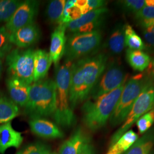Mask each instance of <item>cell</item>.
<instances>
[{"mask_svg":"<svg viewBox=\"0 0 154 154\" xmlns=\"http://www.w3.org/2000/svg\"><path fill=\"white\" fill-rule=\"evenodd\" d=\"M109 61L105 53H95L72 62L69 100L72 109L88 99Z\"/></svg>","mask_w":154,"mask_h":154,"instance_id":"6da1fadb","label":"cell"},{"mask_svg":"<svg viewBox=\"0 0 154 154\" xmlns=\"http://www.w3.org/2000/svg\"><path fill=\"white\" fill-rule=\"evenodd\" d=\"M127 80L120 86L95 100L88 99L82 107L84 125L92 131L105 126L116 107Z\"/></svg>","mask_w":154,"mask_h":154,"instance_id":"7a4b0ae2","label":"cell"},{"mask_svg":"<svg viewBox=\"0 0 154 154\" xmlns=\"http://www.w3.org/2000/svg\"><path fill=\"white\" fill-rule=\"evenodd\" d=\"M72 62L65 61L56 70L55 111L53 118L63 127H70L76 122V117L69 100L70 82Z\"/></svg>","mask_w":154,"mask_h":154,"instance_id":"3957f363","label":"cell"},{"mask_svg":"<svg viewBox=\"0 0 154 154\" xmlns=\"http://www.w3.org/2000/svg\"><path fill=\"white\" fill-rule=\"evenodd\" d=\"M55 106L54 81L46 79L30 85L29 97L24 112L30 118L53 116Z\"/></svg>","mask_w":154,"mask_h":154,"instance_id":"277c9868","label":"cell"},{"mask_svg":"<svg viewBox=\"0 0 154 154\" xmlns=\"http://www.w3.org/2000/svg\"><path fill=\"white\" fill-rule=\"evenodd\" d=\"M149 79L146 72L134 75L126 82L119 100L110 116V122L112 126H118L125 122L134 103Z\"/></svg>","mask_w":154,"mask_h":154,"instance_id":"5b68a950","label":"cell"},{"mask_svg":"<svg viewBox=\"0 0 154 154\" xmlns=\"http://www.w3.org/2000/svg\"><path fill=\"white\" fill-rule=\"evenodd\" d=\"M102 41L100 30L83 33H70L66 37L63 57L65 61L73 62L98 51Z\"/></svg>","mask_w":154,"mask_h":154,"instance_id":"8992f818","label":"cell"},{"mask_svg":"<svg viewBox=\"0 0 154 154\" xmlns=\"http://www.w3.org/2000/svg\"><path fill=\"white\" fill-rule=\"evenodd\" d=\"M34 50H11L6 56L9 77L20 79L30 85L33 82Z\"/></svg>","mask_w":154,"mask_h":154,"instance_id":"52a82bcc","label":"cell"},{"mask_svg":"<svg viewBox=\"0 0 154 154\" xmlns=\"http://www.w3.org/2000/svg\"><path fill=\"white\" fill-rule=\"evenodd\" d=\"M154 82L150 79L135 100L123 124L112 135L110 144L114 143L144 114L153 109Z\"/></svg>","mask_w":154,"mask_h":154,"instance_id":"ba28073f","label":"cell"},{"mask_svg":"<svg viewBox=\"0 0 154 154\" xmlns=\"http://www.w3.org/2000/svg\"><path fill=\"white\" fill-rule=\"evenodd\" d=\"M122 66L118 61H108L104 72L93 88L90 97L95 100L120 86L127 80Z\"/></svg>","mask_w":154,"mask_h":154,"instance_id":"9c48e42d","label":"cell"},{"mask_svg":"<svg viewBox=\"0 0 154 154\" xmlns=\"http://www.w3.org/2000/svg\"><path fill=\"white\" fill-rule=\"evenodd\" d=\"M39 2L34 0L23 1L14 13L10 20L6 23V29L10 33L20 28L35 23V19L38 12Z\"/></svg>","mask_w":154,"mask_h":154,"instance_id":"30bf717a","label":"cell"},{"mask_svg":"<svg viewBox=\"0 0 154 154\" xmlns=\"http://www.w3.org/2000/svg\"><path fill=\"white\" fill-rule=\"evenodd\" d=\"M40 35L38 26L33 23L11 33L10 41L11 44L19 48H27L36 43Z\"/></svg>","mask_w":154,"mask_h":154,"instance_id":"8fae6325","label":"cell"},{"mask_svg":"<svg viewBox=\"0 0 154 154\" xmlns=\"http://www.w3.org/2000/svg\"><path fill=\"white\" fill-rule=\"evenodd\" d=\"M29 125L32 132L42 138H60L64 135L55 124L42 118H31Z\"/></svg>","mask_w":154,"mask_h":154,"instance_id":"7c38bea8","label":"cell"},{"mask_svg":"<svg viewBox=\"0 0 154 154\" xmlns=\"http://www.w3.org/2000/svg\"><path fill=\"white\" fill-rule=\"evenodd\" d=\"M66 25H58L51 35L49 55L57 66L63 57L66 42Z\"/></svg>","mask_w":154,"mask_h":154,"instance_id":"4fadbf2b","label":"cell"},{"mask_svg":"<svg viewBox=\"0 0 154 154\" xmlns=\"http://www.w3.org/2000/svg\"><path fill=\"white\" fill-rule=\"evenodd\" d=\"M23 140L21 132L15 130L11 122L0 125V154L11 147L19 148Z\"/></svg>","mask_w":154,"mask_h":154,"instance_id":"5bb4252c","label":"cell"},{"mask_svg":"<svg viewBox=\"0 0 154 154\" xmlns=\"http://www.w3.org/2000/svg\"><path fill=\"white\" fill-rule=\"evenodd\" d=\"M6 85L12 101L24 107L28 102L30 85L20 79L11 77L8 78Z\"/></svg>","mask_w":154,"mask_h":154,"instance_id":"9a60e30c","label":"cell"},{"mask_svg":"<svg viewBox=\"0 0 154 154\" xmlns=\"http://www.w3.org/2000/svg\"><path fill=\"white\" fill-rule=\"evenodd\" d=\"M88 137L81 127H78L72 136L61 146L59 154H79L87 143Z\"/></svg>","mask_w":154,"mask_h":154,"instance_id":"2e32d148","label":"cell"},{"mask_svg":"<svg viewBox=\"0 0 154 154\" xmlns=\"http://www.w3.org/2000/svg\"><path fill=\"white\" fill-rule=\"evenodd\" d=\"M124 26L118 23L112 29L107 39L106 48L111 55H117L121 54L125 48Z\"/></svg>","mask_w":154,"mask_h":154,"instance_id":"e0dca14e","label":"cell"},{"mask_svg":"<svg viewBox=\"0 0 154 154\" xmlns=\"http://www.w3.org/2000/svg\"><path fill=\"white\" fill-rule=\"evenodd\" d=\"M51 63L52 61L49 53L44 50H35L33 82L44 79L48 73Z\"/></svg>","mask_w":154,"mask_h":154,"instance_id":"ac0fdd59","label":"cell"},{"mask_svg":"<svg viewBox=\"0 0 154 154\" xmlns=\"http://www.w3.org/2000/svg\"><path fill=\"white\" fill-rule=\"evenodd\" d=\"M108 11V9L105 7L83 14L79 18L69 23L66 26V30L69 34L75 33L79 28L89 23L105 18Z\"/></svg>","mask_w":154,"mask_h":154,"instance_id":"d6986e66","label":"cell"},{"mask_svg":"<svg viewBox=\"0 0 154 154\" xmlns=\"http://www.w3.org/2000/svg\"><path fill=\"white\" fill-rule=\"evenodd\" d=\"M126 57L130 66L134 70L139 72L146 70L151 61L149 55L142 50L127 49Z\"/></svg>","mask_w":154,"mask_h":154,"instance_id":"ffe728a7","label":"cell"},{"mask_svg":"<svg viewBox=\"0 0 154 154\" xmlns=\"http://www.w3.org/2000/svg\"><path fill=\"white\" fill-rule=\"evenodd\" d=\"M138 139V134L132 130L123 134L114 143L110 144L106 154H122L126 152Z\"/></svg>","mask_w":154,"mask_h":154,"instance_id":"44dd1931","label":"cell"},{"mask_svg":"<svg viewBox=\"0 0 154 154\" xmlns=\"http://www.w3.org/2000/svg\"><path fill=\"white\" fill-rule=\"evenodd\" d=\"M154 146V128L145 132L132 144L125 154H149Z\"/></svg>","mask_w":154,"mask_h":154,"instance_id":"7402d4cb","label":"cell"},{"mask_svg":"<svg viewBox=\"0 0 154 154\" xmlns=\"http://www.w3.org/2000/svg\"><path fill=\"white\" fill-rule=\"evenodd\" d=\"M18 106L5 97L0 98V125L11 121L19 115Z\"/></svg>","mask_w":154,"mask_h":154,"instance_id":"603a6c76","label":"cell"},{"mask_svg":"<svg viewBox=\"0 0 154 154\" xmlns=\"http://www.w3.org/2000/svg\"><path fill=\"white\" fill-rule=\"evenodd\" d=\"M125 46L129 49L143 50L146 46L140 37L135 32L132 26L127 23L124 26Z\"/></svg>","mask_w":154,"mask_h":154,"instance_id":"cb8c5ba5","label":"cell"},{"mask_svg":"<svg viewBox=\"0 0 154 154\" xmlns=\"http://www.w3.org/2000/svg\"><path fill=\"white\" fill-rule=\"evenodd\" d=\"M66 1L65 0H53L50 2L46 11V16L50 22L60 24Z\"/></svg>","mask_w":154,"mask_h":154,"instance_id":"d4e9b609","label":"cell"},{"mask_svg":"<svg viewBox=\"0 0 154 154\" xmlns=\"http://www.w3.org/2000/svg\"><path fill=\"white\" fill-rule=\"evenodd\" d=\"M81 8L76 5V0L66 1L64 11L59 25H66L82 16Z\"/></svg>","mask_w":154,"mask_h":154,"instance_id":"484cf974","label":"cell"},{"mask_svg":"<svg viewBox=\"0 0 154 154\" xmlns=\"http://www.w3.org/2000/svg\"><path fill=\"white\" fill-rule=\"evenodd\" d=\"M22 2L17 0L0 1V23L8 22Z\"/></svg>","mask_w":154,"mask_h":154,"instance_id":"4316f807","label":"cell"},{"mask_svg":"<svg viewBox=\"0 0 154 154\" xmlns=\"http://www.w3.org/2000/svg\"><path fill=\"white\" fill-rule=\"evenodd\" d=\"M135 19L142 29L154 25V7L146 6L135 14Z\"/></svg>","mask_w":154,"mask_h":154,"instance_id":"83f0119b","label":"cell"},{"mask_svg":"<svg viewBox=\"0 0 154 154\" xmlns=\"http://www.w3.org/2000/svg\"><path fill=\"white\" fill-rule=\"evenodd\" d=\"M10 34L5 26L0 27V58L2 59L11 50L13 45L10 41Z\"/></svg>","mask_w":154,"mask_h":154,"instance_id":"f1b7e54d","label":"cell"},{"mask_svg":"<svg viewBox=\"0 0 154 154\" xmlns=\"http://www.w3.org/2000/svg\"><path fill=\"white\" fill-rule=\"evenodd\" d=\"M154 124V109H152L137 121V126L140 134H144L149 131Z\"/></svg>","mask_w":154,"mask_h":154,"instance_id":"f546056e","label":"cell"},{"mask_svg":"<svg viewBox=\"0 0 154 154\" xmlns=\"http://www.w3.org/2000/svg\"><path fill=\"white\" fill-rule=\"evenodd\" d=\"M123 11L135 14L140 11L146 5L144 0H125L118 1Z\"/></svg>","mask_w":154,"mask_h":154,"instance_id":"4dcf8cb0","label":"cell"},{"mask_svg":"<svg viewBox=\"0 0 154 154\" xmlns=\"http://www.w3.org/2000/svg\"><path fill=\"white\" fill-rule=\"evenodd\" d=\"M50 149L44 143H36L29 145L16 154H50Z\"/></svg>","mask_w":154,"mask_h":154,"instance_id":"1f68e13d","label":"cell"},{"mask_svg":"<svg viewBox=\"0 0 154 154\" xmlns=\"http://www.w3.org/2000/svg\"><path fill=\"white\" fill-rule=\"evenodd\" d=\"M107 2L103 0H87L86 5L81 9L82 14L100 8H105Z\"/></svg>","mask_w":154,"mask_h":154,"instance_id":"d6a6232c","label":"cell"},{"mask_svg":"<svg viewBox=\"0 0 154 154\" xmlns=\"http://www.w3.org/2000/svg\"><path fill=\"white\" fill-rule=\"evenodd\" d=\"M142 29V33L147 43L154 49V25Z\"/></svg>","mask_w":154,"mask_h":154,"instance_id":"836d02e7","label":"cell"},{"mask_svg":"<svg viewBox=\"0 0 154 154\" xmlns=\"http://www.w3.org/2000/svg\"><path fill=\"white\" fill-rule=\"evenodd\" d=\"M146 70V74L154 82V57L152 59H151L149 67Z\"/></svg>","mask_w":154,"mask_h":154,"instance_id":"e575fe53","label":"cell"},{"mask_svg":"<svg viewBox=\"0 0 154 154\" xmlns=\"http://www.w3.org/2000/svg\"><path fill=\"white\" fill-rule=\"evenodd\" d=\"M79 154H96L93 146L90 143H87Z\"/></svg>","mask_w":154,"mask_h":154,"instance_id":"d590c367","label":"cell"},{"mask_svg":"<svg viewBox=\"0 0 154 154\" xmlns=\"http://www.w3.org/2000/svg\"><path fill=\"white\" fill-rule=\"evenodd\" d=\"M145 3L147 6L154 7V0H146Z\"/></svg>","mask_w":154,"mask_h":154,"instance_id":"8d00e7d4","label":"cell"},{"mask_svg":"<svg viewBox=\"0 0 154 154\" xmlns=\"http://www.w3.org/2000/svg\"><path fill=\"white\" fill-rule=\"evenodd\" d=\"M2 58H0V78L2 75Z\"/></svg>","mask_w":154,"mask_h":154,"instance_id":"74e56055","label":"cell"},{"mask_svg":"<svg viewBox=\"0 0 154 154\" xmlns=\"http://www.w3.org/2000/svg\"><path fill=\"white\" fill-rule=\"evenodd\" d=\"M153 109H154V99H153Z\"/></svg>","mask_w":154,"mask_h":154,"instance_id":"f35d334b","label":"cell"}]
</instances>
